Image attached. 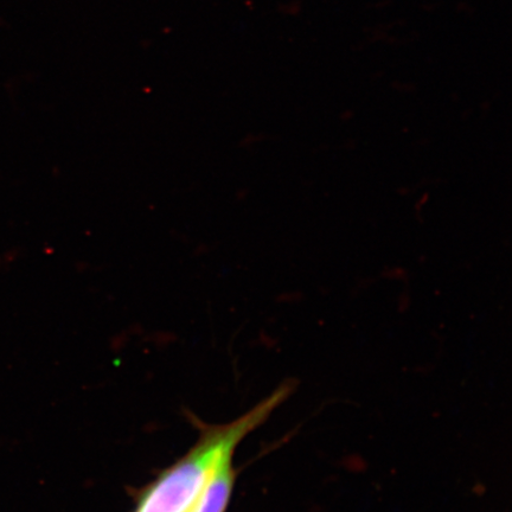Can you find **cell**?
<instances>
[{
  "label": "cell",
  "instance_id": "obj_1",
  "mask_svg": "<svg viewBox=\"0 0 512 512\" xmlns=\"http://www.w3.org/2000/svg\"><path fill=\"white\" fill-rule=\"evenodd\" d=\"M288 393L290 389L280 388L241 418L209 428L179 462L144 492L134 512H190L217 470L233 460L242 440L264 424Z\"/></svg>",
  "mask_w": 512,
  "mask_h": 512
},
{
  "label": "cell",
  "instance_id": "obj_2",
  "mask_svg": "<svg viewBox=\"0 0 512 512\" xmlns=\"http://www.w3.org/2000/svg\"><path fill=\"white\" fill-rule=\"evenodd\" d=\"M236 473L233 460L224 463L211 478L206 490L190 512H224L234 489Z\"/></svg>",
  "mask_w": 512,
  "mask_h": 512
}]
</instances>
